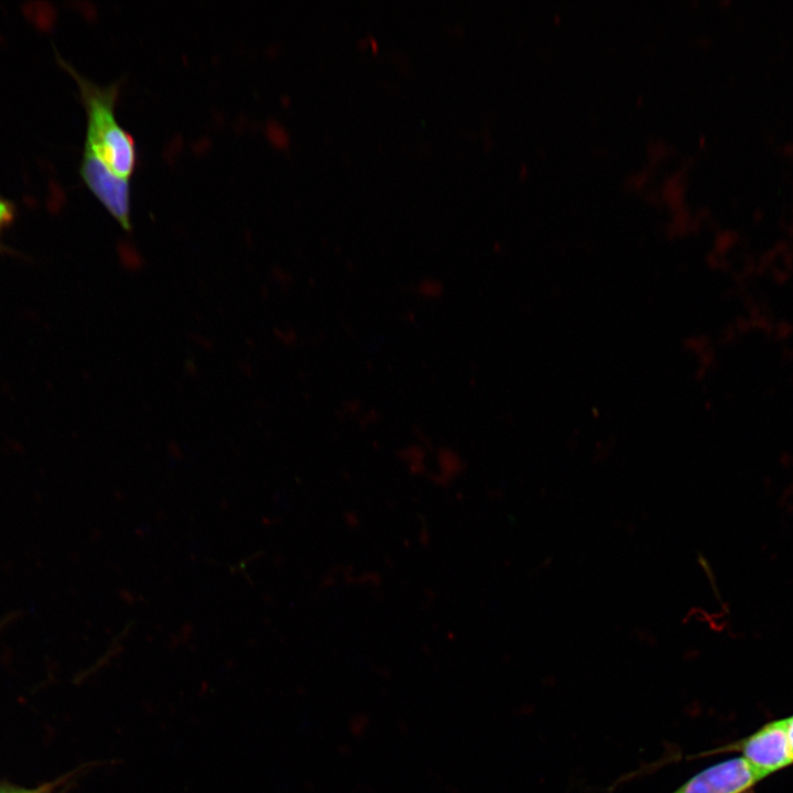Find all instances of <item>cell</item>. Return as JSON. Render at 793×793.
<instances>
[{"instance_id": "cell-1", "label": "cell", "mask_w": 793, "mask_h": 793, "mask_svg": "<svg viewBox=\"0 0 793 793\" xmlns=\"http://www.w3.org/2000/svg\"><path fill=\"white\" fill-rule=\"evenodd\" d=\"M78 84L86 110L87 129L80 175L87 187L129 231L130 181L137 166V148L132 135L118 122L115 113L119 83L99 86L63 63Z\"/></svg>"}, {"instance_id": "cell-2", "label": "cell", "mask_w": 793, "mask_h": 793, "mask_svg": "<svg viewBox=\"0 0 793 793\" xmlns=\"http://www.w3.org/2000/svg\"><path fill=\"white\" fill-rule=\"evenodd\" d=\"M737 751L756 770L764 775L793 764V754L789 738L787 717L763 725L748 737L711 750L709 753Z\"/></svg>"}, {"instance_id": "cell-3", "label": "cell", "mask_w": 793, "mask_h": 793, "mask_svg": "<svg viewBox=\"0 0 793 793\" xmlns=\"http://www.w3.org/2000/svg\"><path fill=\"white\" fill-rule=\"evenodd\" d=\"M763 779L746 759L736 757L699 771L672 793H747Z\"/></svg>"}, {"instance_id": "cell-4", "label": "cell", "mask_w": 793, "mask_h": 793, "mask_svg": "<svg viewBox=\"0 0 793 793\" xmlns=\"http://www.w3.org/2000/svg\"><path fill=\"white\" fill-rule=\"evenodd\" d=\"M442 292V283L432 278L422 280L417 285V293L423 297L437 298L441 296Z\"/></svg>"}, {"instance_id": "cell-5", "label": "cell", "mask_w": 793, "mask_h": 793, "mask_svg": "<svg viewBox=\"0 0 793 793\" xmlns=\"http://www.w3.org/2000/svg\"><path fill=\"white\" fill-rule=\"evenodd\" d=\"M14 215V206L9 200L0 198V231L13 221Z\"/></svg>"}, {"instance_id": "cell-6", "label": "cell", "mask_w": 793, "mask_h": 793, "mask_svg": "<svg viewBox=\"0 0 793 793\" xmlns=\"http://www.w3.org/2000/svg\"><path fill=\"white\" fill-rule=\"evenodd\" d=\"M52 785H42L34 789L0 784V793H51Z\"/></svg>"}, {"instance_id": "cell-7", "label": "cell", "mask_w": 793, "mask_h": 793, "mask_svg": "<svg viewBox=\"0 0 793 793\" xmlns=\"http://www.w3.org/2000/svg\"><path fill=\"white\" fill-rule=\"evenodd\" d=\"M121 259L124 267L129 269H137L141 265V260L139 256L134 252H127L126 250H123L121 252Z\"/></svg>"}, {"instance_id": "cell-8", "label": "cell", "mask_w": 793, "mask_h": 793, "mask_svg": "<svg viewBox=\"0 0 793 793\" xmlns=\"http://www.w3.org/2000/svg\"><path fill=\"white\" fill-rule=\"evenodd\" d=\"M787 723H789L790 745H791V750H792V754H793V715L787 717Z\"/></svg>"}]
</instances>
